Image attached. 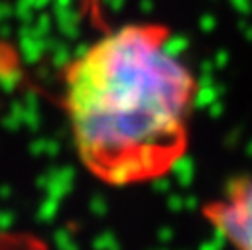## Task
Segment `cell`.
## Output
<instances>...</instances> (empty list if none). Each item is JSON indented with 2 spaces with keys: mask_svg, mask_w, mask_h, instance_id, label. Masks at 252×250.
I'll return each mask as SVG.
<instances>
[{
  "mask_svg": "<svg viewBox=\"0 0 252 250\" xmlns=\"http://www.w3.org/2000/svg\"><path fill=\"white\" fill-rule=\"evenodd\" d=\"M167 41L161 24H126L65 67L63 108L77 157L106 185L159 179L187 152L197 83Z\"/></svg>",
  "mask_w": 252,
  "mask_h": 250,
  "instance_id": "6da1fadb",
  "label": "cell"
},
{
  "mask_svg": "<svg viewBox=\"0 0 252 250\" xmlns=\"http://www.w3.org/2000/svg\"><path fill=\"white\" fill-rule=\"evenodd\" d=\"M207 222L232 246L252 250V173L234 179L203 209Z\"/></svg>",
  "mask_w": 252,
  "mask_h": 250,
  "instance_id": "7a4b0ae2",
  "label": "cell"
}]
</instances>
